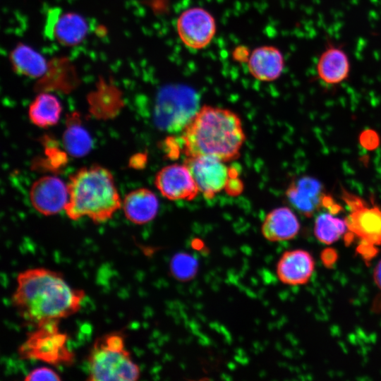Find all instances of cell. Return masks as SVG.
Listing matches in <instances>:
<instances>
[{"label": "cell", "instance_id": "cell-19", "mask_svg": "<svg viewBox=\"0 0 381 381\" xmlns=\"http://www.w3.org/2000/svg\"><path fill=\"white\" fill-rule=\"evenodd\" d=\"M9 61L13 70L30 78L43 76L48 70L45 57L30 46L19 43L10 52Z\"/></svg>", "mask_w": 381, "mask_h": 381}, {"label": "cell", "instance_id": "cell-10", "mask_svg": "<svg viewBox=\"0 0 381 381\" xmlns=\"http://www.w3.org/2000/svg\"><path fill=\"white\" fill-rule=\"evenodd\" d=\"M89 26L81 15L65 12L61 8H51L46 17L45 35L65 47L80 44L87 35Z\"/></svg>", "mask_w": 381, "mask_h": 381}, {"label": "cell", "instance_id": "cell-1", "mask_svg": "<svg viewBox=\"0 0 381 381\" xmlns=\"http://www.w3.org/2000/svg\"><path fill=\"white\" fill-rule=\"evenodd\" d=\"M11 301L24 322L37 327L59 321L77 313L85 293L72 288L63 274L47 268H30L20 272Z\"/></svg>", "mask_w": 381, "mask_h": 381}, {"label": "cell", "instance_id": "cell-27", "mask_svg": "<svg viewBox=\"0 0 381 381\" xmlns=\"http://www.w3.org/2000/svg\"><path fill=\"white\" fill-rule=\"evenodd\" d=\"M373 279L377 286L381 290V260L374 268Z\"/></svg>", "mask_w": 381, "mask_h": 381}, {"label": "cell", "instance_id": "cell-20", "mask_svg": "<svg viewBox=\"0 0 381 381\" xmlns=\"http://www.w3.org/2000/svg\"><path fill=\"white\" fill-rule=\"evenodd\" d=\"M62 107L58 98L48 92L40 93L29 106L30 120L37 126L46 128L57 123Z\"/></svg>", "mask_w": 381, "mask_h": 381}, {"label": "cell", "instance_id": "cell-8", "mask_svg": "<svg viewBox=\"0 0 381 381\" xmlns=\"http://www.w3.org/2000/svg\"><path fill=\"white\" fill-rule=\"evenodd\" d=\"M176 30L185 46L193 49H201L213 40L217 25L214 18L208 11L201 7H192L179 15Z\"/></svg>", "mask_w": 381, "mask_h": 381}, {"label": "cell", "instance_id": "cell-9", "mask_svg": "<svg viewBox=\"0 0 381 381\" xmlns=\"http://www.w3.org/2000/svg\"><path fill=\"white\" fill-rule=\"evenodd\" d=\"M183 164L190 172L199 192L207 199L225 189L231 178L224 162L209 156L187 157Z\"/></svg>", "mask_w": 381, "mask_h": 381}, {"label": "cell", "instance_id": "cell-24", "mask_svg": "<svg viewBox=\"0 0 381 381\" xmlns=\"http://www.w3.org/2000/svg\"><path fill=\"white\" fill-rule=\"evenodd\" d=\"M26 381L61 380L59 375L47 367H40L31 370L25 377Z\"/></svg>", "mask_w": 381, "mask_h": 381}, {"label": "cell", "instance_id": "cell-18", "mask_svg": "<svg viewBox=\"0 0 381 381\" xmlns=\"http://www.w3.org/2000/svg\"><path fill=\"white\" fill-rule=\"evenodd\" d=\"M122 207L126 217L135 224H144L155 218L159 210V200L148 188H138L128 193Z\"/></svg>", "mask_w": 381, "mask_h": 381}, {"label": "cell", "instance_id": "cell-26", "mask_svg": "<svg viewBox=\"0 0 381 381\" xmlns=\"http://www.w3.org/2000/svg\"><path fill=\"white\" fill-rule=\"evenodd\" d=\"M322 259L325 264L329 265L337 259L336 253L332 249L327 248L322 253Z\"/></svg>", "mask_w": 381, "mask_h": 381}, {"label": "cell", "instance_id": "cell-7", "mask_svg": "<svg viewBox=\"0 0 381 381\" xmlns=\"http://www.w3.org/2000/svg\"><path fill=\"white\" fill-rule=\"evenodd\" d=\"M191 90L182 87L164 89L157 97L155 121L170 132L183 130L197 111V99Z\"/></svg>", "mask_w": 381, "mask_h": 381}, {"label": "cell", "instance_id": "cell-17", "mask_svg": "<svg viewBox=\"0 0 381 381\" xmlns=\"http://www.w3.org/2000/svg\"><path fill=\"white\" fill-rule=\"evenodd\" d=\"M300 230L296 215L287 207H279L266 215L261 226L263 237L271 242H280L294 238Z\"/></svg>", "mask_w": 381, "mask_h": 381}, {"label": "cell", "instance_id": "cell-4", "mask_svg": "<svg viewBox=\"0 0 381 381\" xmlns=\"http://www.w3.org/2000/svg\"><path fill=\"white\" fill-rule=\"evenodd\" d=\"M88 380L134 381L139 379V366L125 347L124 335L113 332L95 341L87 358Z\"/></svg>", "mask_w": 381, "mask_h": 381}, {"label": "cell", "instance_id": "cell-22", "mask_svg": "<svg viewBox=\"0 0 381 381\" xmlns=\"http://www.w3.org/2000/svg\"><path fill=\"white\" fill-rule=\"evenodd\" d=\"M346 231L345 219L335 217L329 213L320 214L315 222V236L320 242L326 245L336 242Z\"/></svg>", "mask_w": 381, "mask_h": 381}, {"label": "cell", "instance_id": "cell-13", "mask_svg": "<svg viewBox=\"0 0 381 381\" xmlns=\"http://www.w3.org/2000/svg\"><path fill=\"white\" fill-rule=\"evenodd\" d=\"M289 202L307 217H312L321 207L325 197L322 184L310 176L294 179L286 190Z\"/></svg>", "mask_w": 381, "mask_h": 381}, {"label": "cell", "instance_id": "cell-16", "mask_svg": "<svg viewBox=\"0 0 381 381\" xmlns=\"http://www.w3.org/2000/svg\"><path fill=\"white\" fill-rule=\"evenodd\" d=\"M350 72L351 63L347 53L339 46L328 44L316 64L318 78L327 85H338L349 78Z\"/></svg>", "mask_w": 381, "mask_h": 381}, {"label": "cell", "instance_id": "cell-2", "mask_svg": "<svg viewBox=\"0 0 381 381\" xmlns=\"http://www.w3.org/2000/svg\"><path fill=\"white\" fill-rule=\"evenodd\" d=\"M181 139L186 156H209L226 162L239 157L246 135L236 113L204 105L184 128Z\"/></svg>", "mask_w": 381, "mask_h": 381}, {"label": "cell", "instance_id": "cell-11", "mask_svg": "<svg viewBox=\"0 0 381 381\" xmlns=\"http://www.w3.org/2000/svg\"><path fill=\"white\" fill-rule=\"evenodd\" d=\"M155 184L160 193L170 200H192L199 193L184 164H172L162 168L155 176Z\"/></svg>", "mask_w": 381, "mask_h": 381}, {"label": "cell", "instance_id": "cell-14", "mask_svg": "<svg viewBox=\"0 0 381 381\" xmlns=\"http://www.w3.org/2000/svg\"><path fill=\"white\" fill-rule=\"evenodd\" d=\"M315 269L312 255L303 249L286 250L279 259L276 272L284 284L298 286L307 284Z\"/></svg>", "mask_w": 381, "mask_h": 381}, {"label": "cell", "instance_id": "cell-23", "mask_svg": "<svg viewBox=\"0 0 381 381\" xmlns=\"http://www.w3.org/2000/svg\"><path fill=\"white\" fill-rule=\"evenodd\" d=\"M198 270V260L188 253L179 252L170 260L169 271L176 280L190 281L196 276Z\"/></svg>", "mask_w": 381, "mask_h": 381}, {"label": "cell", "instance_id": "cell-3", "mask_svg": "<svg viewBox=\"0 0 381 381\" xmlns=\"http://www.w3.org/2000/svg\"><path fill=\"white\" fill-rule=\"evenodd\" d=\"M67 186L65 211L72 220L87 217L94 222H104L122 206L114 177L103 167L95 164L80 169L70 176Z\"/></svg>", "mask_w": 381, "mask_h": 381}, {"label": "cell", "instance_id": "cell-15", "mask_svg": "<svg viewBox=\"0 0 381 381\" xmlns=\"http://www.w3.org/2000/svg\"><path fill=\"white\" fill-rule=\"evenodd\" d=\"M285 66L282 52L276 47L265 45L255 48L248 59L250 73L255 79L271 82L278 79Z\"/></svg>", "mask_w": 381, "mask_h": 381}, {"label": "cell", "instance_id": "cell-6", "mask_svg": "<svg viewBox=\"0 0 381 381\" xmlns=\"http://www.w3.org/2000/svg\"><path fill=\"white\" fill-rule=\"evenodd\" d=\"M341 198L350 209L345 221L350 235L361 240L358 251L368 260L381 246V209L370 206L360 197L341 190Z\"/></svg>", "mask_w": 381, "mask_h": 381}, {"label": "cell", "instance_id": "cell-25", "mask_svg": "<svg viewBox=\"0 0 381 381\" xmlns=\"http://www.w3.org/2000/svg\"><path fill=\"white\" fill-rule=\"evenodd\" d=\"M242 183L238 179H229L226 189L231 194H238L242 191Z\"/></svg>", "mask_w": 381, "mask_h": 381}, {"label": "cell", "instance_id": "cell-12", "mask_svg": "<svg viewBox=\"0 0 381 381\" xmlns=\"http://www.w3.org/2000/svg\"><path fill=\"white\" fill-rule=\"evenodd\" d=\"M33 207L44 215H53L65 210L68 200V186L59 178L46 176L36 180L30 190Z\"/></svg>", "mask_w": 381, "mask_h": 381}, {"label": "cell", "instance_id": "cell-5", "mask_svg": "<svg viewBox=\"0 0 381 381\" xmlns=\"http://www.w3.org/2000/svg\"><path fill=\"white\" fill-rule=\"evenodd\" d=\"M59 322H46L29 332L18 349L20 358L55 365L72 364L74 355L68 347V335L60 332Z\"/></svg>", "mask_w": 381, "mask_h": 381}, {"label": "cell", "instance_id": "cell-21", "mask_svg": "<svg viewBox=\"0 0 381 381\" xmlns=\"http://www.w3.org/2000/svg\"><path fill=\"white\" fill-rule=\"evenodd\" d=\"M62 141L67 152L75 157L86 155L92 145L90 133L83 126L78 117L75 115H73L67 121Z\"/></svg>", "mask_w": 381, "mask_h": 381}]
</instances>
